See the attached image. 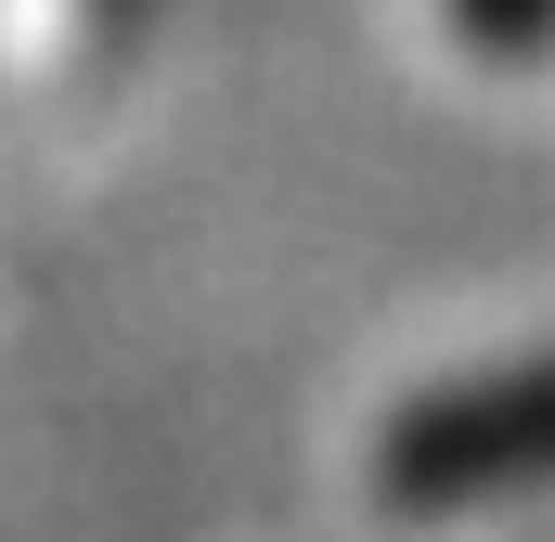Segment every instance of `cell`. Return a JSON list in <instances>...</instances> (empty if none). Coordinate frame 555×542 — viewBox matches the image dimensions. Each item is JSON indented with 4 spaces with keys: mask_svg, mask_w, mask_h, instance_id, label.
Instances as JSON below:
<instances>
[{
    "mask_svg": "<svg viewBox=\"0 0 555 542\" xmlns=\"http://www.w3.org/2000/svg\"><path fill=\"white\" fill-rule=\"evenodd\" d=\"M375 504L452 530V517H504V504H555V349L452 375L375 426Z\"/></svg>",
    "mask_w": 555,
    "mask_h": 542,
    "instance_id": "6da1fadb",
    "label": "cell"
},
{
    "mask_svg": "<svg viewBox=\"0 0 555 542\" xmlns=\"http://www.w3.org/2000/svg\"><path fill=\"white\" fill-rule=\"evenodd\" d=\"M142 0H0V117H65L117 78Z\"/></svg>",
    "mask_w": 555,
    "mask_h": 542,
    "instance_id": "7a4b0ae2",
    "label": "cell"
},
{
    "mask_svg": "<svg viewBox=\"0 0 555 542\" xmlns=\"http://www.w3.org/2000/svg\"><path fill=\"white\" fill-rule=\"evenodd\" d=\"M439 13H452V39L491 52V65H543L555 52V0H439Z\"/></svg>",
    "mask_w": 555,
    "mask_h": 542,
    "instance_id": "3957f363",
    "label": "cell"
}]
</instances>
